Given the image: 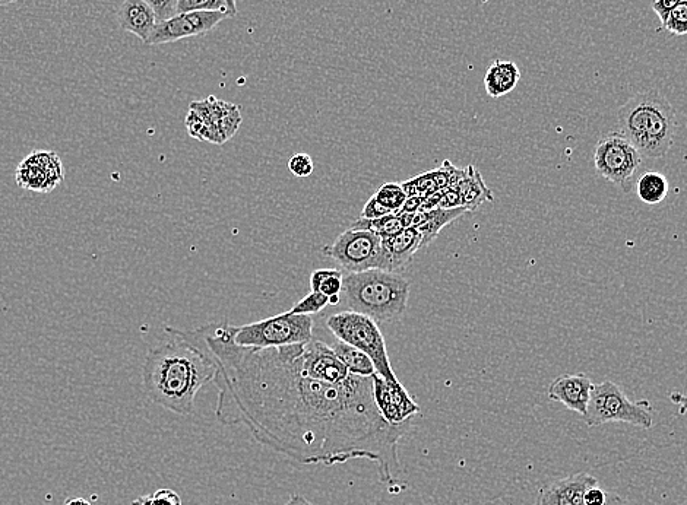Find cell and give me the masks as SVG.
<instances>
[{
    "label": "cell",
    "instance_id": "cell-43",
    "mask_svg": "<svg viewBox=\"0 0 687 505\" xmlns=\"http://www.w3.org/2000/svg\"><path fill=\"white\" fill-rule=\"evenodd\" d=\"M340 300V295H334V297H329V304H331V306H338Z\"/></svg>",
    "mask_w": 687,
    "mask_h": 505
},
{
    "label": "cell",
    "instance_id": "cell-18",
    "mask_svg": "<svg viewBox=\"0 0 687 505\" xmlns=\"http://www.w3.org/2000/svg\"><path fill=\"white\" fill-rule=\"evenodd\" d=\"M455 165L451 161H443L436 170L427 171V173L420 174V176L413 177V179L404 181L401 184L407 196H427L433 193L440 192V190L448 189L451 186L452 174H454Z\"/></svg>",
    "mask_w": 687,
    "mask_h": 505
},
{
    "label": "cell",
    "instance_id": "cell-31",
    "mask_svg": "<svg viewBox=\"0 0 687 505\" xmlns=\"http://www.w3.org/2000/svg\"><path fill=\"white\" fill-rule=\"evenodd\" d=\"M288 170L291 171L293 176L305 179V177L312 176L313 170H315V164H313L310 155L296 154L288 161Z\"/></svg>",
    "mask_w": 687,
    "mask_h": 505
},
{
    "label": "cell",
    "instance_id": "cell-10",
    "mask_svg": "<svg viewBox=\"0 0 687 505\" xmlns=\"http://www.w3.org/2000/svg\"><path fill=\"white\" fill-rule=\"evenodd\" d=\"M231 18L229 12H188L176 14L166 21L155 25L153 34L148 38V46L174 43L183 38L204 36L214 30L221 21Z\"/></svg>",
    "mask_w": 687,
    "mask_h": 505
},
{
    "label": "cell",
    "instance_id": "cell-30",
    "mask_svg": "<svg viewBox=\"0 0 687 505\" xmlns=\"http://www.w3.org/2000/svg\"><path fill=\"white\" fill-rule=\"evenodd\" d=\"M131 505H182V498L173 489L160 488L154 494L136 498Z\"/></svg>",
    "mask_w": 687,
    "mask_h": 505
},
{
    "label": "cell",
    "instance_id": "cell-17",
    "mask_svg": "<svg viewBox=\"0 0 687 505\" xmlns=\"http://www.w3.org/2000/svg\"><path fill=\"white\" fill-rule=\"evenodd\" d=\"M382 241L391 263V272L405 271L414 254L421 250V234L416 227L405 228L400 234Z\"/></svg>",
    "mask_w": 687,
    "mask_h": 505
},
{
    "label": "cell",
    "instance_id": "cell-3",
    "mask_svg": "<svg viewBox=\"0 0 687 505\" xmlns=\"http://www.w3.org/2000/svg\"><path fill=\"white\" fill-rule=\"evenodd\" d=\"M620 133L632 142L642 157H666L676 136V111L666 95L645 91L630 98L617 116Z\"/></svg>",
    "mask_w": 687,
    "mask_h": 505
},
{
    "label": "cell",
    "instance_id": "cell-33",
    "mask_svg": "<svg viewBox=\"0 0 687 505\" xmlns=\"http://www.w3.org/2000/svg\"><path fill=\"white\" fill-rule=\"evenodd\" d=\"M157 15L158 22L166 21L177 14V0H144Z\"/></svg>",
    "mask_w": 687,
    "mask_h": 505
},
{
    "label": "cell",
    "instance_id": "cell-41",
    "mask_svg": "<svg viewBox=\"0 0 687 505\" xmlns=\"http://www.w3.org/2000/svg\"><path fill=\"white\" fill-rule=\"evenodd\" d=\"M63 505H93L90 501L85 500V498H69L65 501Z\"/></svg>",
    "mask_w": 687,
    "mask_h": 505
},
{
    "label": "cell",
    "instance_id": "cell-40",
    "mask_svg": "<svg viewBox=\"0 0 687 505\" xmlns=\"http://www.w3.org/2000/svg\"><path fill=\"white\" fill-rule=\"evenodd\" d=\"M284 505H315L310 503L307 498L303 497V495L300 494H293L291 495L290 498H288V501Z\"/></svg>",
    "mask_w": 687,
    "mask_h": 505
},
{
    "label": "cell",
    "instance_id": "cell-25",
    "mask_svg": "<svg viewBox=\"0 0 687 505\" xmlns=\"http://www.w3.org/2000/svg\"><path fill=\"white\" fill-rule=\"evenodd\" d=\"M344 273L337 269H318L310 275L312 291L321 292L326 297L341 295L343 292Z\"/></svg>",
    "mask_w": 687,
    "mask_h": 505
},
{
    "label": "cell",
    "instance_id": "cell-27",
    "mask_svg": "<svg viewBox=\"0 0 687 505\" xmlns=\"http://www.w3.org/2000/svg\"><path fill=\"white\" fill-rule=\"evenodd\" d=\"M664 30L674 36H686L687 34V0H682L674 6L664 21H661Z\"/></svg>",
    "mask_w": 687,
    "mask_h": 505
},
{
    "label": "cell",
    "instance_id": "cell-26",
    "mask_svg": "<svg viewBox=\"0 0 687 505\" xmlns=\"http://www.w3.org/2000/svg\"><path fill=\"white\" fill-rule=\"evenodd\" d=\"M375 199L378 200L379 205L383 208L388 209L389 212H398L404 205L405 200H407V193L402 189L401 184L398 183H385L375 193Z\"/></svg>",
    "mask_w": 687,
    "mask_h": 505
},
{
    "label": "cell",
    "instance_id": "cell-42",
    "mask_svg": "<svg viewBox=\"0 0 687 505\" xmlns=\"http://www.w3.org/2000/svg\"><path fill=\"white\" fill-rule=\"evenodd\" d=\"M226 3H227V8H229V12L231 14V18L236 17V15H237L236 0H226Z\"/></svg>",
    "mask_w": 687,
    "mask_h": 505
},
{
    "label": "cell",
    "instance_id": "cell-21",
    "mask_svg": "<svg viewBox=\"0 0 687 505\" xmlns=\"http://www.w3.org/2000/svg\"><path fill=\"white\" fill-rule=\"evenodd\" d=\"M454 189L461 193L462 208L470 212L476 211L483 203L495 200L492 190L486 186L480 171L474 165L464 168V176Z\"/></svg>",
    "mask_w": 687,
    "mask_h": 505
},
{
    "label": "cell",
    "instance_id": "cell-24",
    "mask_svg": "<svg viewBox=\"0 0 687 505\" xmlns=\"http://www.w3.org/2000/svg\"><path fill=\"white\" fill-rule=\"evenodd\" d=\"M636 195L647 205H658L668 195V180L658 171H647L636 181Z\"/></svg>",
    "mask_w": 687,
    "mask_h": 505
},
{
    "label": "cell",
    "instance_id": "cell-14",
    "mask_svg": "<svg viewBox=\"0 0 687 505\" xmlns=\"http://www.w3.org/2000/svg\"><path fill=\"white\" fill-rule=\"evenodd\" d=\"M592 387L594 383L585 374H563L552 381L547 396L553 402L562 403L569 411L584 416Z\"/></svg>",
    "mask_w": 687,
    "mask_h": 505
},
{
    "label": "cell",
    "instance_id": "cell-34",
    "mask_svg": "<svg viewBox=\"0 0 687 505\" xmlns=\"http://www.w3.org/2000/svg\"><path fill=\"white\" fill-rule=\"evenodd\" d=\"M389 214H391V212H389L388 209L383 208L382 205H379V202L375 199V196H372V198L367 200L366 205H364L362 214H360V218L376 219L385 217V215Z\"/></svg>",
    "mask_w": 687,
    "mask_h": 505
},
{
    "label": "cell",
    "instance_id": "cell-6",
    "mask_svg": "<svg viewBox=\"0 0 687 505\" xmlns=\"http://www.w3.org/2000/svg\"><path fill=\"white\" fill-rule=\"evenodd\" d=\"M582 419L591 428L609 422H626L633 427L649 430L654 424L651 403L648 400L632 402L613 381L594 384L587 412Z\"/></svg>",
    "mask_w": 687,
    "mask_h": 505
},
{
    "label": "cell",
    "instance_id": "cell-22",
    "mask_svg": "<svg viewBox=\"0 0 687 505\" xmlns=\"http://www.w3.org/2000/svg\"><path fill=\"white\" fill-rule=\"evenodd\" d=\"M413 221L414 215L392 212V214L385 215V217L382 218H359L354 222L351 228L370 231V233L379 235L382 240H386V238H391L394 237V235L400 234L405 228L413 227Z\"/></svg>",
    "mask_w": 687,
    "mask_h": 505
},
{
    "label": "cell",
    "instance_id": "cell-9",
    "mask_svg": "<svg viewBox=\"0 0 687 505\" xmlns=\"http://www.w3.org/2000/svg\"><path fill=\"white\" fill-rule=\"evenodd\" d=\"M642 155L622 133L611 132L598 141L594 149V167L598 176L632 192V180L642 164Z\"/></svg>",
    "mask_w": 687,
    "mask_h": 505
},
{
    "label": "cell",
    "instance_id": "cell-23",
    "mask_svg": "<svg viewBox=\"0 0 687 505\" xmlns=\"http://www.w3.org/2000/svg\"><path fill=\"white\" fill-rule=\"evenodd\" d=\"M331 348L353 376L372 377L376 373L375 364L360 349L341 341L335 342Z\"/></svg>",
    "mask_w": 687,
    "mask_h": 505
},
{
    "label": "cell",
    "instance_id": "cell-28",
    "mask_svg": "<svg viewBox=\"0 0 687 505\" xmlns=\"http://www.w3.org/2000/svg\"><path fill=\"white\" fill-rule=\"evenodd\" d=\"M188 12H229V8L226 0H177V14Z\"/></svg>",
    "mask_w": 687,
    "mask_h": 505
},
{
    "label": "cell",
    "instance_id": "cell-2",
    "mask_svg": "<svg viewBox=\"0 0 687 505\" xmlns=\"http://www.w3.org/2000/svg\"><path fill=\"white\" fill-rule=\"evenodd\" d=\"M174 341L163 343L148 354L144 364V389L155 405L189 416L195 411V397L205 384L214 381V362L198 348L166 327Z\"/></svg>",
    "mask_w": 687,
    "mask_h": 505
},
{
    "label": "cell",
    "instance_id": "cell-38",
    "mask_svg": "<svg viewBox=\"0 0 687 505\" xmlns=\"http://www.w3.org/2000/svg\"><path fill=\"white\" fill-rule=\"evenodd\" d=\"M670 400L671 402L674 403V405L679 406V414L680 415H685L687 412V395H683V393H671L670 395Z\"/></svg>",
    "mask_w": 687,
    "mask_h": 505
},
{
    "label": "cell",
    "instance_id": "cell-29",
    "mask_svg": "<svg viewBox=\"0 0 687 505\" xmlns=\"http://www.w3.org/2000/svg\"><path fill=\"white\" fill-rule=\"evenodd\" d=\"M326 306H329V298L321 292L312 291L299 303L294 304L290 311L294 314H303V316H313V314L321 313Z\"/></svg>",
    "mask_w": 687,
    "mask_h": 505
},
{
    "label": "cell",
    "instance_id": "cell-15",
    "mask_svg": "<svg viewBox=\"0 0 687 505\" xmlns=\"http://www.w3.org/2000/svg\"><path fill=\"white\" fill-rule=\"evenodd\" d=\"M595 485H598V481L590 473H575L541 488L538 504L585 505V492Z\"/></svg>",
    "mask_w": 687,
    "mask_h": 505
},
{
    "label": "cell",
    "instance_id": "cell-13",
    "mask_svg": "<svg viewBox=\"0 0 687 505\" xmlns=\"http://www.w3.org/2000/svg\"><path fill=\"white\" fill-rule=\"evenodd\" d=\"M302 370L306 376L325 383H343L351 376L343 362L338 360L328 343L309 341L302 354Z\"/></svg>",
    "mask_w": 687,
    "mask_h": 505
},
{
    "label": "cell",
    "instance_id": "cell-1",
    "mask_svg": "<svg viewBox=\"0 0 687 505\" xmlns=\"http://www.w3.org/2000/svg\"><path fill=\"white\" fill-rule=\"evenodd\" d=\"M172 332L215 365V416L223 425H246L256 441L302 465L376 463L391 494H401L400 440L411 421L392 425L379 412L372 377L351 374L332 384L302 370L305 343L248 348L234 342L229 323Z\"/></svg>",
    "mask_w": 687,
    "mask_h": 505
},
{
    "label": "cell",
    "instance_id": "cell-44",
    "mask_svg": "<svg viewBox=\"0 0 687 505\" xmlns=\"http://www.w3.org/2000/svg\"><path fill=\"white\" fill-rule=\"evenodd\" d=\"M18 0H0V8H3V6H8L12 5V3H17Z\"/></svg>",
    "mask_w": 687,
    "mask_h": 505
},
{
    "label": "cell",
    "instance_id": "cell-7",
    "mask_svg": "<svg viewBox=\"0 0 687 505\" xmlns=\"http://www.w3.org/2000/svg\"><path fill=\"white\" fill-rule=\"evenodd\" d=\"M234 342L248 348H278L313 339V317L291 311L245 326H233Z\"/></svg>",
    "mask_w": 687,
    "mask_h": 505
},
{
    "label": "cell",
    "instance_id": "cell-32",
    "mask_svg": "<svg viewBox=\"0 0 687 505\" xmlns=\"http://www.w3.org/2000/svg\"><path fill=\"white\" fill-rule=\"evenodd\" d=\"M186 129H188L189 135L192 138L210 142V130H208L204 120L195 111L189 110L188 117H186Z\"/></svg>",
    "mask_w": 687,
    "mask_h": 505
},
{
    "label": "cell",
    "instance_id": "cell-36",
    "mask_svg": "<svg viewBox=\"0 0 687 505\" xmlns=\"http://www.w3.org/2000/svg\"><path fill=\"white\" fill-rule=\"evenodd\" d=\"M680 2H682V0H655V2L652 3V11L658 15L660 21H664L668 12H670L674 6L679 5Z\"/></svg>",
    "mask_w": 687,
    "mask_h": 505
},
{
    "label": "cell",
    "instance_id": "cell-19",
    "mask_svg": "<svg viewBox=\"0 0 687 505\" xmlns=\"http://www.w3.org/2000/svg\"><path fill=\"white\" fill-rule=\"evenodd\" d=\"M468 212L470 211L465 208H436L432 209V211L420 212V214L414 215L413 227H416L421 234V250L426 249L438 237L440 231L446 225L451 224L455 219L461 218L462 215L468 214Z\"/></svg>",
    "mask_w": 687,
    "mask_h": 505
},
{
    "label": "cell",
    "instance_id": "cell-12",
    "mask_svg": "<svg viewBox=\"0 0 687 505\" xmlns=\"http://www.w3.org/2000/svg\"><path fill=\"white\" fill-rule=\"evenodd\" d=\"M373 396L376 406L385 421L392 425L405 424L414 415L420 414L421 408L414 397L407 392L401 381L383 380L378 374H373Z\"/></svg>",
    "mask_w": 687,
    "mask_h": 505
},
{
    "label": "cell",
    "instance_id": "cell-35",
    "mask_svg": "<svg viewBox=\"0 0 687 505\" xmlns=\"http://www.w3.org/2000/svg\"><path fill=\"white\" fill-rule=\"evenodd\" d=\"M607 501V492L604 489L595 485L585 492L584 504L585 505H604Z\"/></svg>",
    "mask_w": 687,
    "mask_h": 505
},
{
    "label": "cell",
    "instance_id": "cell-16",
    "mask_svg": "<svg viewBox=\"0 0 687 505\" xmlns=\"http://www.w3.org/2000/svg\"><path fill=\"white\" fill-rule=\"evenodd\" d=\"M116 18L123 31L134 34L145 44L158 24L154 9L144 0H123L117 9Z\"/></svg>",
    "mask_w": 687,
    "mask_h": 505
},
{
    "label": "cell",
    "instance_id": "cell-11",
    "mask_svg": "<svg viewBox=\"0 0 687 505\" xmlns=\"http://www.w3.org/2000/svg\"><path fill=\"white\" fill-rule=\"evenodd\" d=\"M65 179V168L53 151H36L18 165L15 180L21 189L50 193Z\"/></svg>",
    "mask_w": 687,
    "mask_h": 505
},
{
    "label": "cell",
    "instance_id": "cell-8",
    "mask_svg": "<svg viewBox=\"0 0 687 505\" xmlns=\"http://www.w3.org/2000/svg\"><path fill=\"white\" fill-rule=\"evenodd\" d=\"M322 253L337 262L348 273L381 269L391 271L388 253L379 235L367 230L348 228L334 243L325 246Z\"/></svg>",
    "mask_w": 687,
    "mask_h": 505
},
{
    "label": "cell",
    "instance_id": "cell-4",
    "mask_svg": "<svg viewBox=\"0 0 687 505\" xmlns=\"http://www.w3.org/2000/svg\"><path fill=\"white\" fill-rule=\"evenodd\" d=\"M410 279L401 273L373 271L347 273L343 292L351 311L364 314L376 323L395 322L407 311Z\"/></svg>",
    "mask_w": 687,
    "mask_h": 505
},
{
    "label": "cell",
    "instance_id": "cell-37",
    "mask_svg": "<svg viewBox=\"0 0 687 505\" xmlns=\"http://www.w3.org/2000/svg\"><path fill=\"white\" fill-rule=\"evenodd\" d=\"M424 198L421 196H408L405 200L404 205L400 209L401 214L417 215L420 212L421 206H423Z\"/></svg>",
    "mask_w": 687,
    "mask_h": 505
},
{
    "label": "cell",
    "instance_id": "cell-5",
    "mask_svg": "<svg viewBox=\"0 0 687 505\" xmlns=\"http://www.w3.org/2000/svg\"><path fill=\"white\" fill-rule=\"evenodd\" d=\"M326 327L338 341L364 352L375 364L376 374L383 380L391 383L400 381L392 370L385 339L375 320L356 311H344L328 317Z\"/></svg>",
    "mask_w": 687,
    "mask_h": 505
},
{
    "label": "cell",
    "instance_id": "cell-20",
    "mask_svg": "<svg viewBox=\"0 0 687 505\" xmlns=\"http://www.w3.org/2000/svg\"><path fill=\"white\" fill-rule=\"evenodd\" d=\"M521 71L511 60H495L484 75V88L492 98L505 97L518 87Z\"/></svg>",
    "mask_w": 687,
    "mask_h": 505
},
{
    "label": "cell",
    "instance_id": "cell-39",
    "mask_svg": "<svg viewBox=\"0 0 687 505\" xmlns=\"http://www.w3.org/2000/svg\"><path fill=\"white\" fill-rule=\"evenodd\" d=\"M604 505H629L625 498L620 497V495L613 494V492H607V501Z\"/></svg>",
    "mask_w": 687,
    "mask_h": 505
}]
</instances>
